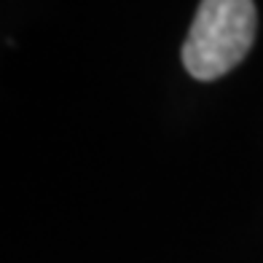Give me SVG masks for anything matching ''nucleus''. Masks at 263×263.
Instances as JSON below:
<instances>
[{
	"mask_svg": "<svg viewBox=\"0 0 263 263\" xmlns=\"http://www.w3.org/2000/svg\"><path fill=\"white\" fill-rule=\"evenodd\" d=\"M253 0H201L183 43V65L196 81H215L234 70L255 41Z\"/></svg>",
	"mask_w": 263,
	"mask_h": 263,
	"instance_id": "f257e3e1",
	"label": "nucleus"
}]
</instances>
